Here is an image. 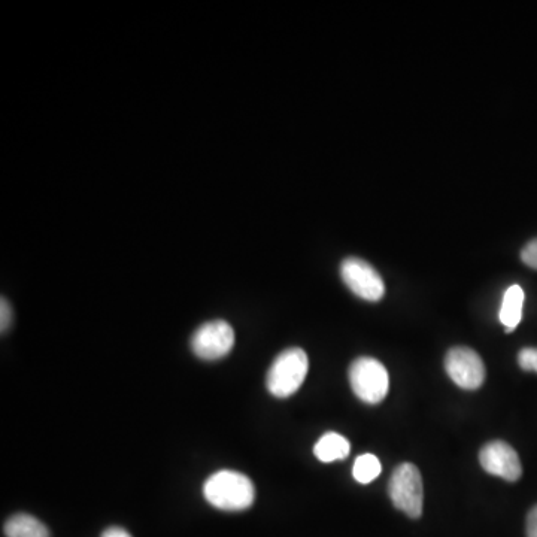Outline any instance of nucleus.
<instances>
[{
  "instance_id": "f257e3e1",
  "label": "nucleus",
  "mask_w": 537,
  "mask_h": 537,
  "mask_svg": "<svg viewBox=\"0 0 537 537\" xmlns=\"http://www.w3.org/2000/svg\"><path fill=\"white\" fill-rule=\"evenodd\" d=\"M203 496L221 511H244L253 505L256 490L248 476L233 470H221L205 482Z\"/></svg>"
},
{
  "instance_id": "f03ea898",
  "label": "nucleus",
  "mask_w": 537,
  "mask_h": 537,
  "mask_svg": "<svg viewBox=\"0 0 537 537\" xmlns=\"http://www.w3.org/2000/svg\"><path fill=\"white\" fill-rule=\"evenodd\" d=\"M309 360L305 351L300 348H290L282 351L273 361L268 372V390L278 399L293 396L308 375Z\"/></svg>"
},
{
  "instance_id": "7ed1b4c3",
  "label": "nucleus",
  "mask_w": 537,
  "mask_h": 537,
  "mask_svg": "<svg viewBox=\"0 0 537 537\" xmlns=\"http://www.w3.org/2000/svg\"><path fill=\"white\" fill-rule=\"evenodd\" d=\"M388 494L396 509L409 518L417 520L423 515V478L414 464L402 463L396 467L388 484Z\"/></svg>"
},
{
  "instance_id": "20e7f679",
  "label": "nucleus",
  "mask_w": 537,
  "mask_h": 537,
  "mask_svg": "<svg viewBox=\"0 0 537 537\" xmlns=\"http://www.w3.org/2000/svg\"><path fill=\"white\" fill-rule=\"evenodd\" d=\"M350 384L361 402L378 405L387 397L390 376L381 361L360 357L351 364Z\"/></svg>"
},
{
  "instance_id": "39448f33",
  "label": "nucleus",
  "mask_w": 537,
  "mask_h": 537,
  "mask_svg": "<svg viewBox=\"0 0 537 537\" xmlns=\"http://www.w3.org/2000/svg\"><path fill=\"white\" fill-rule=\"evenodd\" d=\"M233 347H235V330L223 320L203 324L191 338V350L202 360H218L226 357Z\"/></svg>"
},
{
  "instance_id": "423d86ee",
  "label": "nucleus",
  "mask_w": 537,
  "mask_h": 537,
  "mask_svg": "<svg viewBox=\"0 0 537 537\" xmlns=\"http://www.w3.org/2000/svg\"><path fill=\"white\" fill-rule=\"evenodd\" d=\"M445 369L455 385L463 390H478L485 381L484 361L476 351L455 347L445 357Z\"/></svg>"
},
{
  "instance_id": "0eeeda50",
  "label": "nucleus",
  "mask_w": 537,
  "mask_h": 537,
  "mask_svg": "<svg viewBox=\"0 0 537 537\" xmlns=\"http://www.w3.org/2000/svg\"><path fill=\"white\" fill-rule=\"evenodd\" d=\"M341 276L347 287L367 302H379L384 297L385 284L381 275L358 257H348L342 262Z\"/></svg>"
},
{
  "instance_id": "6e6552de",
  "label": "nucleus",
  "mask_w": 537,
  "mask_h": 537,
  "mask_svg": "<svg viewBox=\"0 0 537 537\" xmlns=\"http://www.w3.org/2000/svg\"><path fill=\"white\" fill-rule=\"evenodd\" d=\"M479 463L490 475L509 482H517L523 476V466L517 451L503 441L485 445L479 452Z\"/></svg>"
},
{
  "instance_id": "1a4fd4ad",
  "label": "nucleus",
  "mask_w": 537,
  "mask_h": 537,
  "mask_svg": "<svg viewBox=\"0 0 537 537\" xmlns=\"http://www.w3.org/2000/svg\"><path fill=\"white\" fill-rule=\"evenodd\" d=\"M524 290L520 285H512L503 296L500 309V323L506 327V332H514L523 318Z\"/></svg>"
},
{
  "instance_id": "9d476101",
  "label": "nucleus",
  "mask_w": 537,
  "mask_h": 537,
  "mask_svg": "<svg viewBox=\"0 0 537 537\" xmlns=\"http://www.w3.org/2000/svg\"><path fill=\"white\" fill-rule=\"evenodd\" d=\"M351 445L344 436L338 433H326L314 448L315 457L323 463H332L336 460H345L350 455Z\"/></svg>"
},
{
  "instance_id": "9b49d317",
  "label": "nucleus",
  "mask_w": 537,
  "mask_h": 537,
  "mask_svg": "<svg viewBox=\"0 0 537 537\" xmlns=\"http://www.w3.org/2000/svg\"><path fill=\"white\" fill-rule=\"evenodd\" d=\"M6 537H50L47 527L32 515L17 514L5 524Z\"/></svg>"
},
{
  "instance_id": "f8f14e48",
  "label": "nucleus",
  "mask_w": 537,
  "mask_h": 537,
  "mask_svg": "<svg viewBox=\"0 0 537 537\" xmlns=\"http://www.w3.org/2000/svg\"><path fill=\"white\" fill-rule=\"evenodd\" d=\"M381 461L373 454H364L357 457L353 467V476L360 484H370L381 475Z\"/></svg>"
},
{
  "instance_id": "ddd939ff",
  "label": "nucleus",
  "mask_w": 537,
  "mask_h": 537,
  "mask_svg": "<svg viewBox=\"0 0 537 537\" xmlns=\"http://www.w3.org/2000/svg\"><path fill=\"white\" fill-rule=\"evenodd\" d=\"M518 364L526 372L537 373V348H524L518 354Z\"/></svg>"
},
{
  "instance_id": "4468645a",
  "label": "nucleus",
  "mask_w": 537,
  "mask_h": 537,
  "mask_svg": "<svg viewBox=\"0 0 537 537\" xmlns=\"http://www.w3.org/2000/svg\"><path fill=\"white\" fill-rule=\"evenodd\" d=\"M521 260L524 265L537 270V238L530 241L521 251Z\"/></svg>"
},
{
  "instance_id": "2eb2a0df",
  "label": "nucleus",
  "mask_w": 537,
  "mask_h": 537,
  "mask_svg": "<svg viewBox=\"0 0 537 537\" xmlns=\"http://www.w3.org/2000/svg\"><path fill=\"white\" fill-rule=\"evenodd\" d=\"M527 537H537V506L527 515Z\"/></svg>"
},
{
  "instance_id": "dca6fc26",
  "label": "nucleus",
  "mask_w": 537,
  "mask_h": 537,
  "mask_svg": "<svg viewBox=\"0 0 537 537\" xmlns=\"http://www.w3.org/2000/svg\"><path fill=\"white\" fill-rule=\"evenodd\" d=\"M2 332L5 333L9 329V324L12 320V311L9 303L6 302L5 297H2Z\"/></svg>"
},
{
  "instance_id": "f3484780",
  "label": "nucleus",
  "mask_w": 537,
  "mask_h": 537,
  "mask_svg": "<svg viewBox=\"0 0 537 537\" xmlns=\"http://www.w3.org/2000/svg\"><path fill=\"white\" fill-rule=\"evenodd\" d=\"M102 537H132L129 532L121 529V527H109L102 533Z\"/></svg>"
}]
</instances>
